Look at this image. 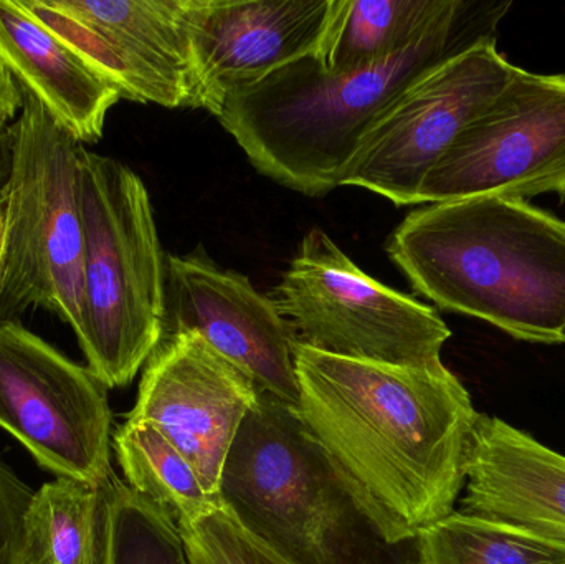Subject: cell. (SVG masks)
<instances>
[{
    "label": "cell",
    "instance_id": "obj_1",
    "mask_svg": "<svg viewBox=\"0 0 565 564\" xmlns=\"http://www.w3.org/2000/svg\"><path fill=\"white\" fill-rule=\"evenodd\" d=\"M295 364L302 423L392 520L418 535L454 513L480 413L441 361L397 366L296 343Z\"/></svg>",
    "mask_w": 565,
    "mask_h": 564
},
{
    "label": "cell",
    "instance_id": "obj_2",
    "mask_svg": "<svg viewBox=\"0 0 565 564\" xmlns=\"http://www.w3.org/2000/svg\"><path fill=\"white\" fill-rule=\"evenodd\" d=\"M511 7L503 0H455L407 49L351 72H332L316 53L302 56L235 89L218 119L260 174L299 194L321 198L341 188L372 123L427 70L498 39Z\"/></svg>",
    "mask_w": 565,
    "mask_h": 564
},
{
    "label": "cell",
    "instance_id": "obj_3",
    "mask_svg": "<svg viewBox=\"0 0 565 564\" xmlns=\"http://www.w3.org/2000/svg\"><path fill=\"white\" fill-rule=\"evenodd\" d=\"M417 294L514 340L565 344V222L480 195L411 212L385 245Z\"/></svg>",
    "mask_w": 565,
    "mask_h": 564
},
{
    "label": "cell",
    "instance_id": "obj_4",
    "mask_svg": "<svg viewBox=\"0 0 565 564\" xmlns=\"http://www.w3.org/2000/svg\"><path fill=\"white\" fill-rule=\"evenodd\" d=\"M218 502L286 564H424L420 533L392 520L299 411L267 393L235 437Z\"/></svg>",
    "mask_w": 565,
    "mask_h": 564
},
{
    "label": "cell",
    "instance_id": "obj_5",
    "mask_svg": "<svg viewBox=\"0 0 565 564\" xmlns=\"http://www.w3.org/2000/svg\"><path fill=\"white\" fill-rule=\"evenodd\" d=\"M85 313L79 348L108 390L128 386L161 343L166 260L142 179L125 162L79 152Z\"/></svg>",
    "mask_w": 565,
    "mask_h": 564
},
{
    "label": "cell",
    "instance_id": "obj_6",
    "mask_svg": "<svg viewBox=\"0 0 565 564\" xmlns=\"http://www.w3.org/2000/svg\"><path fill=\"white\" fill-rule=\"evenodd\" d=\"M22 92L12 131L0 321L30 308L55 313L78 337L85 313V231L79 199L82 142Z\"/></svg>",
    "mask_w": 565,
    "mask_h": 564
},
{
    "label": "cell",
    "instance_id": "obj_7",
    "mask_svg": "<svg viewBox=\"0 0 565 564\" xmlns=\"http://www.w3.org/2000/svg\"><path fill=\"white\" fill-rule=\"evenodd\" d=\"M274 300L296 343L334 357L428 366L451 337L435 308L365 274L319 227L306 232Z\"/></svg>",
    "mask_w": 565,
    "mask_h": 564
},
{
    "label": "cell",
    "instance_id": "obj_8",
    "mask_svg": "<svg viewBox=\"0 0 565 564\" xmlns=\"http://www.w3.org/2000/svg\"><path fill=\"white\" fill-rule=\"evenodd\" d=\"M108 387L19 320L0 321V427L56 479L105 487L111 469Z\"/></svg>",
    "mask_w": 565,
    "mask_h": 564
},
{
    "label": "cell",
    "instance_id": "obj_9",
    "mask_svg": "<svg viewBox=\"0 0 565 564\" xmlns=\"http://www.w3.org/2000/svg\"><path fill=\"white\" fill-rule=\"evenodd\" d=\"M518 68L497 39L437 63L372 123L341 185L367 189L398 207L418 204L428 172Z\"/></svg>",
    "mask_w": 565,
    "mask_h": 564
},
{
    "label": "cell",
    "instance_id": "obj_10",
    "mask_svg": "<svg viewBox=\"0 0 565 564\" xmlns=\"http://www.w3.org/2000/svg\"><path fill=\"white\" fill-rule=\"evenodd\" d=\"M541 194L565 201V73L520 66L428 172L418 204Z\"/></svg>",
    "mask_w": 565,
    "mask_h": 564
},
{
    "label": "cell",
    "instance_id": "obj_11",
    "mask_svg": "<svg viewBox=\"0 0 565 564\" xmlns=\"http://www.w3.org/2000/svg\"><path fill=\"white\" fill-rule=\"evenodd\" d=\"M260 396L244 370L188 331L162 338L152 351L128 417L156 424L218 500L225 460Z\"/></svg>",
    "mask_w": 565,
    "mask_h": 564
},
{
    "label": "cell",
    "instance_id": "obj_12",
    "mask_svg": "<svg viewBox=\"0 0 565 564\" xmlns=\"http://www.w3.org/2000/svg\"><path fill=\"white\" fill-rule=\"evenodd\" d=\"M199 333L237 364L262 393L298 409L296 337L274 298L224 268L198 245L166 260L164 334Z\"/></svg>",
    "mask_w": 565,
    "mask_h": 564
},
{
    "label": "cell",
    "instance_id": "obj_13",
    "mask_svg": "<svg viewBox=\"0 0 565 564\" xmlns=\"http://www.w3.org/2000/svg\"><path fill=\"white\" fill-rule=\"evenodd\" d=\"M341 0H184L195 108L221 116L235 89L318 55Z\"/></svg>",
    "mask_w": 565,
    "mask_h": 564
},
{
    "label": "cell",
    "instance_id": "obj_14",
    "mask_svg": "<svg viewBox=\"0 0 565 564\" xmlns=\"http://www.w3.org/2000/svg\"><path fill=\"white\" fill-rule=\"evenodd\" d=\"M461 512L565 545V456L497 416L478 414Z\"/></svg>",
    "mask_w": 565,
    "mask_h": 564
},
{
    "label": "cell",
    "instance_id": "obj_15",
    "mask_svg": "<svg viewBox=\"0 0 565 564\" xmlns=\"http://www.w3.org/2000/svg\"><path fill=\"white\" fill-rule=\"evenodd\" d=\"M0 65L82 145L103 138L121 95L23 6L0 0Z\"/></svg>",
    "mask_w": 565,
    "mask_h": 564
},
{
    "label": "cell",
    "instance_id": "obj_16",
    "mask_svg": "<svg viewBox=\"0 0 565 564\" xmlns=\"http://www.w3.org/2000/svg\"><path fill=\"white\" fill-rule=\"evenodd\" d=\"M52 3L111 35L171 89L181 108H195L184 0H52Z\"/></svg>",
    "mask_w": 565,
    "mask_h": 564
},
{
    "label": "cell",
    "instance_id": "obj_17",
    "mask_svg": "<svg viewBox=\"0 0 565 564\" xmlns=\"http://www.w3.org/2000/svg\"><path fill=\"white\" fill-rule=\"evenodd\" d=\"M455 0H341L318 53L332 72H351L397 55L424 35Z\"/></svg>",
    "mask_w": 565,
    "mask_h": 564
},
{
    "label": "cell",
    "instance_id": "obj_18",
    "mask_svg": "<svg viewBox=\"0 0 565 564\" xmlns=\"http://www.w3.org/2000/svg\"><path fill=\"white\" fill-rule=\"evenodd\" d=\"M103 489L56 479L33 492L23 520V564H102Z\"/></svg>",
    "mask_w": 565,
    "mask_h": 564
},
{
    "label": "cell",
    "instance_id": "obj_19",
    "mask_svg": "<svg viewBox=\"0 0 565 564\" xmlns=\"http://www.w3.org/2000/svg\"><path fill=\"white\" fill-rule=\"evenodd\" d=\"M113 447L128 486L154 503L175 525L194 522L221 507L205 492L181 450L156 424L128 417L113 434Z\"/></svg>",
    "mask_w": 565,
    "mask_h": 564
},
{
    "label": "cell",
    "instance_id": "obj_20",
    "mask_svg": "<svg viewBox=\"0 0 565 564\" xmlns=\"http://www.w3.org/2000/svg\"><path fill=\"white\" fill-rule=\"evenodd\" d=\"M420 540L424 564H565L564 543L470 513H451Z\"/></svg>",
    "mask_w": 565,
    "mask_h": 564
},
{
    "label": "cell",
    "instance_id": "obj_21",
    "mask_svg": "<svg viewBox=\"0 0 565 564\" xmlns=\"http://www.w3.org/2000/svg\"><path fill=\"white\" fill-rule=\"evenodd\" d=\"M102 564H191L179 526L116 476L103 489Z\"/></svg>",
    "mask_w": 565,
    "mask_h": 564
},
{
    "label": "cell",
    "instance_id": "obj_22",
    "mask_svg": "<svg viewBox=\"0 0 565 564\" xmlns=\"http://www.w3.org/2000/svg\"><path fill=\"white\" fill-rule=\"evenodd\" d=\"M30 13L62 40L96 75L118 89L122 99L154 103L164 108H181L171 89L132 58L111 35L85 20L56 9L52 0H22Z\"/></svg>",
    "mask_w": 565,
    "mask_h": 564
},
{
    "label": "cell",
    "instance_id": "obj_23",
    "mask_svg": "<svg viewBox=\"0 0 565 564\" xmlns=\"http://www.w3.org/2000/svg\"><path fill=\"white\" fill-rule=\"evenodd\" d=\"M178 526L191 564H286L222 506Z\"/></svg>",
    "mask_w": 565,
    "mask_h": 564
},
{
    "label": "cell",
    "instance_id": "obj_24",
    "mask_svg": "<svg viewBox=\"0 0 565 564\" xmlns=\"http://www.w3.org/2000/svg\"><path fill=\"white\" fill-rule=\"evenodd\" d=\"M32 497L0 457V564H23V520Z\"/></svg>",
    "mask_w": 565,
    "mask_h": 564
},
{
    "label": "cell",
    "instance_id": "obj_25",
    "mask_svg": "<svg viewBox=\"0 0 565 564\" xmlns=\"http://www.w3.org/2000/svg\"><path fill=\"white\" fill-rule=\"evenodd\" d=\"M22 108V92L9 72L0 65V128L12 125Z\"/></svg>",
    "mask_w": 565,
    "mask_h": 564
},
{
    "label": "cell",
    "instance_id": "obj_26",
    "mask_svg": "<svg viewBox=\"0 0 565 564\" xmlns=\"http://www.w3.org/2000/svg\"><path fill=\"white\" fill-rule=\"evenodd\" d=\"M12 164V131L10 126L0 128V198L6 194Z\"/></svg>",
    "mask_w": 565,
    "mask_h": 564
},
{
    "label": "cell",
    "instance_id": "obj_27",
    "mask_svg": "<svg viewBox=\"0 0 565 564\" xmlns=\"http://www.w3.org/2000/svg\"><path fill=\"white\" fill-rule=\"evenodd\" d=\"M7 214H9V201H7V194H3L0 198V247H2L3 238H6Z\"/></svg>",
    "mask_w": 565,
    "mask_h": 564
},
{
    "label": "cell",
    "instance_id": "obj_28",
    "mask_svg": "<svg viewBox=\"0 0 565 564\" xmlns=\"http://www.w3.org/2000/svg\"><path fill=\"white\" fill-rule=\"evenodd\" d=\"M2 270H3V245L0 247V281H2Z\"/></svg>",
    "mask_w": 565,
    "mask_h": 564
}]
</instances>
